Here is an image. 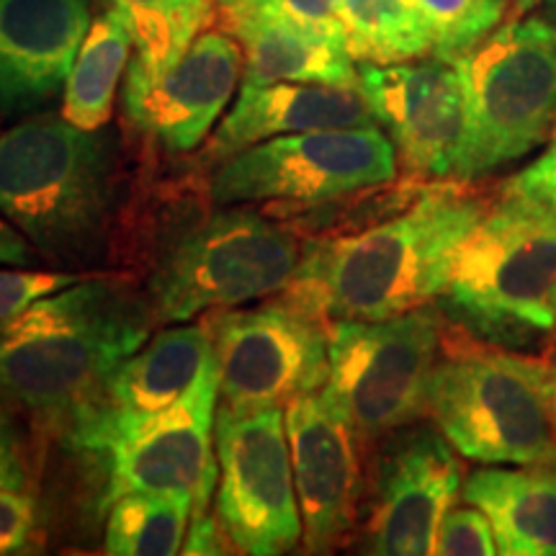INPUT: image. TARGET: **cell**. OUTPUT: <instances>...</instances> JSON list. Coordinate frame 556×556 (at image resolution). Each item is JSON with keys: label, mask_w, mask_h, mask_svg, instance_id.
<instances>
[{"label": "cell", "mask_w": 556, "mask_h": 556, "mask_svg": "<svg viewBox=\"0 0 556 556\" xmlns=\"http://www.w3.org/2000/svg\"><path fill=\"white\" fill-rule=\"evenodd\" d=\"M462 492V467L446 435L413 430L379 458L371 513L366 520L368 554H433L438 526Z\"/></svg>", "instance_id": "16"}, {"label": "cell", "mask_w": 556, "mask_h": 556, "mask_svg": "<svg viewBox=\"0 0 556 556\" xmlns=\"http://www.w3.org/2000/svg\"><path fill=\"white\" fill-rule=\"evenodd\" d=\"M148 299L99 274L0 325V400L67 433L99 405L111 374L144 345Z\"/></svg>", "instance_id": "2"}, {"label": "cell", "mask_w": 556, "mask_h": 556, "mask_svg": "<svg viewBox=\"0 0 556 556\" xmlns=\"http://www.w3.org/2000/svg\"><path fill=\"white\" fill-rule=\"evenodd\" d=\"M467 90V135L456 180H477L546 142L556 127V24L510 18L456 60Z\"/></svg>", "instance_id": "7"}, {"label": "cell", "mask_w": 556, "mask_h": 556, "mask_svg": "<svg viewBox=\"0 0 556 556\" xmlns=\"http://www.w3.org/2000/svg\"><path fill=\"white\" fill-rule=\"evenodd\" d=\"M37 248L31 245L21 229L0 217V266H31L37 261Z\"/></svg>", "instance_id": "33"}, {"label": "cell", "mask_w": 556, "mask_h": 556, "mask_svg": "<svg viewBox=\"0 0 556 556\" xmlns=\"http://www.w3.org/2000/svg\"><path fill=\"white\" fill-rule=\"evenodd\" d=\"M544 5H546V16L556 24V0H544Z\"/></svg>", "instance_id": "38"}, {"label": "cell", "mask_w": 556, "mask_h": 556, "mask_svg": "<svg viewBox=\"0 0 556 556\" xmlns=\"http://www.w3.org/2000/svg\"><path fill=\"white\" fill-rule=\"evenodd\" d=\"M397 150L381 127L281 135L222 160L208 180L219 206H323L392 184Z\"/></svg>", "instance_id": "9"}, {"label": "cell", "mask_w": 556, "mask_h": 556, "mask_svg": "<svg viewBox=\"0 0 556 556\" xmlns=\"http://www.w3.org/2000/svg\"><path fill=\"white\" fill-rule=\"evenodd\" d=\"M103 9H114L124 13L127 18H137V16H148V13L155 11H165L173 9V5L186 3V0H101Z\"/></svg>", "instance_id": "34"}, {"label": "cell", "mask_w": 556, "mask_h": 556, "mask_svg": "<svg viewBox=\"0 0 556 556\" xmlns=\"http://www.w3.org/2000/svg\"><path fill=\"white\" fill-rule=\"evenodd\" d=\"M219 24L242 47L245 58L242 86H270V83L358 86L356 60L348 52L343 37L255 9L219 11Z\"/></svg>", "instance_id": "19"}, {"label": "cell", "mask_w": 556, "mask_h": 556, "mask_svg": "<svg viewBox=\"0 0 556 556\" xmlns=\"http://www.w3.org/2000/svg\"><path fill=\"white\" fill-rule=\"evenodd\" d=\"M37 526L34 495L26 490H0V556L26 552Z\"/></svg>", "instance_id": "28"}, {"label": "cell", "mask_w": 556, "mask_h": 556, "mask_svg": "<svg viewBox=\"0 0 556 556\" xmlns=\"http://www.w3.org/2000/svg\"><path fill=\"white\" fill-rule=\"evenodd\" d=\"M193 503L165 492H129L109 503L106 552L116 556L180 554Z\"/></svg>", "instance_id": "24"}, {"label": "cell", "mask_w": 556, "mask_h": 556, "mask_svg": "<svg viewBox=\"0 0 556 556\" xmlns=\"http://www.w3.org/2000/svg\"><path fill=\"white\" fill-rule=\"evenodd\" d=\"M99 276L96 270H37L29 266H11L0 270V325L24 315L26 309L41 302L45 296L75 287L86 278Z\"/></svg>", "instance_id": "26"}, {"label": "cell", "mask_w": 556, "mask_h": 556, "mask_svg": "<svg viewBox=\"0 0 556 556\" xmlns=\"http://www.w3.org/2000/svg\"><path fill=\"white\" fill-rule=\"evenodd\" d=\"M541 384H544L546 400L556 415V364H546L544 361V368H541Z\"/></svg>", "instance_id": "35"}, {"label": "cell", "mask_w": 556, "mask_h": 556, "mask_svg": "<svg viewBox=\"0 0 556 556\" xmlns=\"http://www.w3.org/2000/svg\"><path fill=\"white\" fill-rule=\"evenodd\" d=\"M433 554L441 556H495L500 554L490 518L475 505L451 507L435 533Z\"/></svg>", "instance_id": "27"}, {"label": "cell", "mask_w": 556, "mask_h": 556, "mask_svg": "<svg viewBox=\"0 0 556 556\" xmlns=\"http://www.w3.org/2000/svg\"><path fill=\"white\" fill-rule=\"evenodd\" d=\"M338 16L356 62L394 65L433 54L413 0H340Z\"/></svg>", "instance_id": "23"}, {"label": "cell", "mask_w": 556, "mask_h": 556, "mask_svg": "<svg viewBox=\"0 0 556 556\" xmlns=\"http://www.w3.org/2000/svg\"><path fill=\"white\" fill-rule=\"evenodd\" d=\"M536 3H539V0H510V16L520 18L523 13L531 11Z\"/></svg>", "instance_id": "36"}, {"label": "cell", "mask_w": 556, "mask_h": 556, "mask_svg": "<svg viewBox=\"0 0 556 556\" xmlns=\"http://www.w3.org/2000/svg\"><path fill=\"white\" fill-rule=\"evenodd\" d=\"M507 191L556 206V127L552 135H548L546 150L541 152L536 163H531L526 170H520L518 176L507 184Z\"/></svg>", "instance_id": "30"}, {"label": "cell", "mask_w": 556, "mask_h": 556, "mask_svg": "<svg viewBox=\"0 0 556 556\" xmlns=\"http://www.w3.org/2000/svg\"><path fill=\"white\" fill-rule=\"evenodd\" d=\"M235 9H255L263 13H274V16L296 21V24L309 26V29L343 37V26H340L338 16L340 0H250V3L235 5Z\"/></svg>", "instance_id": "29"}, {"label": "cell", "mask_w": 556, "mask_h": 556, "mask_svg": "<svg viewBox=\"0 0 556 556\" xmlns=\"http://www.w3.org/2000/svg\"><path fill=\"white\" fill-rule=\"evenodd\" d=\"M312 242L302 229L255 208H222L165 250L148 302L157 323H186L208 309L238 307L291 287Z\"/></svg>", "instance_id": "6"}, {"label": "cell", "mask_w": 556, "mask_h": 556, "mask_svg": "<svg viewBox=\"0 0 556 556\" xmlns=\"http://www.w3.org/2000/svg\"><path fill=\"white\" fill-rule=\"evenodd\" d=\"M377 116L358 86H325V83L242 86L235 106L201 152V163L219 165L222 160L281 135L358 129L377 127Z\"/></svg>", "instance_id": "18"}, {"label": "cell", "mask_w": 556, "mask_h": 556, "mask_svg": "<svg viewBox=\"0 0 556 556\" xmlns=\"http://www.w3.org/2000/svg\"><path fill=\"white\" fill-rule=\"evenodd\" d=\"M227 409L287 407L319 392L330 377V323L283 296L253 309H219L204 317Z\"/></svg>", "instance_id": "11"}, {"label": "cell", "mask_w": 556, "mask_h": 556, "mask_svg": "<svg viewBox=\"0 0 556 556\" xmlns=\"http://www.w3.org/2000/svg\"><path fill=\"white\" fill-rule=\"evenodd\" d=\"M135 54V39L124 13L106 9L90 24L78 58L62 88V116L75 127L99 131L114 114L116 88Z\"/></svg>", "instance_id": "22"}, {"label": "cell", "mask_w": 556, "mask_h": 556, "mask_svg": "<svg viewBox=\"0 0 556 556\" xmlns=\"http://www.w3.org/2000/svg\"><path fill=\"white\" fill-rule=\"evenodd\" d=\"M435 58L458 60L490 37L510 13V0H413Z\"/></svg>", "instance_id": "25"}, {"label": "cell", "mask_w": 556, "mask_h": 556, "mask_svg": "<svg viewBox=\"0 0 556 556\" xmlns=\"http://www.w3.org/2000/svg\"><path fill=\"white\" fill-rule=\"evenodd\" d=\"M492 201L467 180L420 186L405 212L358 235L312 242L281 291L328 323L389 319L426 307L446 289L458 248Z\"/></svg>", "instance_id": "1"}, {"label": "cell", "mask_w": 556, "mask_h": 556, "mask_svg": "<svg viewBox=\"0 0 556 556\" xmlns=\"http://www.w3.org/2000/svg\"><path fill=\"white\" fill-rule=\"evenodd\" d=\"M214 443L219 462L217 518L235 552L276 556L296 548L302 513L283 407L253 413L219 407Z\"/></svg>", "instance_id": "12"}, {"label": "cell", "mask_w": 556, "mask_h": 556, "mask_svg": "<svg viewBox=\"0 0 556 556\" xmlns=\"http://www.w3.org/2000/svg\"><path fill=\"white\" fill-rule=\"evenodd\" d=\"M283 413L302 513V546L309 554L332 552L356 528L364 495L361 441L323 389L289 402Z\"/></svg>", "instance_id": "15"}, {"label": "cell", "mask_w": 556, "mask_h": 556, "mask_svg": "<svg viewBox=\"0 0 556 556\" xmlns=\"http://www.w3.org/2000/svg\"><path fill=\"white\" fill-rule=\"evenodd\" d=\"M448 307L484 338L556 328V206L505 191L458 248Z\"/></svg>", "instance_id": "5"}, {"label": "cell", "mask_w": 556, "mask_h": 556, "mask_svg": "<svg viewBox=\"0 0 556 556\" xmlns=\"http://www.w3.org/2000/svg\"><path fill=\"white\" fill-rule=\"evenodd\" d=\"M227 546H232V541H229L222 520L204 510L191 516L180 554H229Z\"/></svg>", "instance_id": "32"}, {"label": "cell", "mask_w": 556, "mask_h": 556, "mask_svg": "<svg viewBox=\"0 0 556 556\" xmlns=\"http://www.w3.org/2000/svg\"><path fill=\"white\" fill-rule=\"evenodd\" d=\"M464 503L490 518L505 556H556V467L477 469L462 482Z\"/></svg>", "instance_id": "21"}, {"label": "cell", "mask_w": 556, "mask_h": 556, "mask_svg": "<svg viewBox=\"0 0 556 556\" xmlns=\"http://www.w3.org/2000/svg\"><path fill=\"white\" fill-rule=\"evenodd\" d=\"M428 389V415L464 458L479 464H554L556 415L544 361L443 336Z\"/></svg>", "instance_id": "4"}, {"label": "cell", "mask_w": 556, "mask_h": 556, "mask_svg": "<svg viewBox=\"0 0 556 556\" xmlns=\"http://www.w3.org/2000/svg\"><path fill=\"white\" fill-rule=\"evenodd\" d=\"M111 155L99 131L34 114L0 131V214L50 263L88 270L111 225Z\"/></svg>", "instance_id": "3"}, {"label": "cell", "mask_w": 556, "mask_h": 556, "mask_svg": "<svg viewBox=\"0 0 556 556\" xmlns=\"http://www.w3.org/2000/svg\"><path fill=\"white\" fill-rule=\"evenodd\" d=\"M29 475H26L24 451H21L16 428L11 417L0 407V490H26Z\"/></svg>", "instance_id": "31"}, {"label": "cell", "mask_w": 556, "mask_h": 556, "mask_svg": "<svg viewBox=\"0 0 556 556\" xmlns=\"http://www.w3.org/2000/svg\"><path fill=\"white\" fill-rule=\"evenodd\" d=\"M358 88L407 176L454 178L467 135V90L456 60L430 54L394 65L361 62Z\"/></svg>", "instance_id": "13"}, {"label": "cell", "mask_w": 556, "mask_h": 556, "mask_svg": "<svg viewBox=\"0 0 556 556\" xmlns=\"http://www.w3.org/2000/svg\"><path fill=\"white\" fill-rule=\"evenodd\" d=\"M214 356L208 323L176 325L144 340L139 351L116 366L99 405L70 430L67 438L90 422L116 417H142L170 407L199 377L201 366Z\"/></svg>", "instance_id": "20"}, {"label": "cell", "mask_w": 556, "mask_h": 556, "mask_svg": "<svg viewBox=\"0 0 556 556\" xmlns=\"http://www.w3.org/2000/svg\"><path fill=\"white\" fill-rule=\"evenodd\" d=\"M443 336L446 323L430 304L389 319L330 323V377L323 392L361 446L428 415Z\"/></svg>", "instance_id": "8"}, {"label": "cell", "mask_w": 556, "mask_h": 556, "mask_svg": "<svg viewBox=\"0 0 556 556\" xmlns=\"http://www.w3.org/2000/svg\"><path fill=\"white\" fill-rule=\"evenodd\" d=\"M245 3H250V0H217L219 11H225V9H235V5H245Z\"/></svg>", "instance_id": "37"}, {"label": "cell", "mask_w": 556, "mask_h": 556, "mask_svg": "<svg viewBox=\"0 0 556 556\" xmlns=\"http://www.w3.org/2000/svg\"><path fill=\"white\" fill-rule=\"evenodd\" d=\"M245 73L240 41L225 29H206L160 73L127 67L124 119L139 137L170 155L193 152L212 135Z\"/></svg>", "instance_id": "14"}, {"label": "cell", "mask_w": 556, "mask_h": 556, "mask_svg": "<svg viewBox=\"0 0 556 556\" xmlns=\"http://www.w3.org/2000/svg\"><path fill=\"white\" fill-rule=\"evenodd\" d=\"M217 397L219 368L212 356L170 407L142 417L90 422L70 441L109 454L106 503L129 492H165L189 497L197 516L208 507L219 477L214 443Z\"/></svg>", "instance_id": "10"}, {"label": "cell", "mask_w": 556, "mask_h": 556, "mask_svg": "<svg viewBox=\"0 0 556 556\" xmlns=\"http://www.w3.org/2000/svg\"><path fill=\"white\" fill-rule=\"evenodd\" d=\"M90 24V0H0V106L54 99Z\"/></svg>", "instance_id": "17"}]
</instances>
